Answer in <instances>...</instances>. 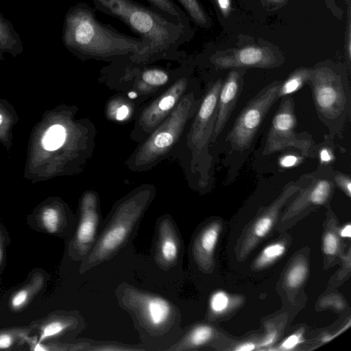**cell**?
<instances>
[{
  "label": "cell",
  "instance_id": "obj_41",
  "mask_svg": "<svg viewBox=\"0 0 351 351\" xmlns=\"http://www.w3.org/2000/svg\"><path fill=\"white\" fill-rule=\"evenodd\" d=\"M255 344L252 342H245L238 346L234 350L237 351H250L255 348Z\"/></svg>",
  "mask_w": 351,
  "mask_h": 351
},
{
  "label": "cell",
  "instance_id": "obj_12",
  "mask_svg": "<svg viewBox=\"0 0 351 351\" xmlns=\"http://www.w3.org/2000/svg\"><path fill=\"white\" fill-rule=\"evenodd\" d=\"M301 181H302V178ZM302 186L300 180L291 182L280 195L264 210L248 229L241 244V257L244 258L271 230L282 208L298 193Z\"/></svg>",
  "mask_w": 351,
  "mask_h": 351
},
{
  "label": "cell",
  "instance_id": "obj_6",
  "mask_svg": "<svg viewBox=\"0 0 351 351\" xmlns=\"http://www.w3.org/2000/svg\"><path fill=\"white\" fill-rule=\"evenodd\" d=\"M199 104L193 93L182 97L136 152L133 160L134 166L146 167L165 155L177 141Z\"/></svg>",
  "mask_w": 351,
  "mask_h": 351
},
{
  "label": "cell",
  "instance_id": "obj_15",
  "mask_svg": "<svg viewBox=\"0 0 351 351\" xmlns=\"http://www.w3.org/2000/svg\"><path fill=\"white\" fill-rule=\"evenodd\" d=\"M189 79L176 80L161 96L142 112L138 124L145 133L152 132L170 114L185 92Z\"/></svg>",
  "mask_w": 351,
  "mask_h": 351
},
{
  "label": "cell",
  "instance_id": "obj_22",
  "mask_svg": "<svg viewBox=\"0 0 351 351\" xmlns=\"http://www.w3.org/2000/svg\"><path fill=\"white\" fill-rule=\"evenodd\" d=\"M311 69L299 68L293 71L288 77L281 82L278 93V98H281L301 89L307 83Z\"/></svg>",
  "mask_w": 351,
  "mask_h": 351
},
{
  "label": "cell",
  "instance_id": "obj_35",
  "mask_svg": "<svg viewBox=\"0 0 351 351\" xmlns=\"http://www.w3.org/2000/svg\"><path fill=\"white\" fill-rule=\"evenodd\" d=\"M317 156L319 158V167H329V164L332 162L335 159L333 151H332L330 148L324 146H322L321 147H318L317 146Z\"/></svg>",
  "mask_w": 351,
  "mask_h": 351
},
{
  "label": "cell",
  "instance_id": "obj_10",
  "mask_svg": "<svg viewBox=\"0 0 351 351\" xmlns=\"http://www.w3.org/2000/svg\"><path fill=\"white\" fill-rule=\"evenodd\" d=\"M332 170L329 167H319L313 173L304 176L306 182L302 183V180L298 195L289 206L287 217L296 215L310 207L325 205L330 201L335 187Z\"/></svg>",
  "mask_w": 351,
  "mask_h": 351
},
{
  "label": "cell",
  "instance_id": "obj_17",
  "mask_svg": "<svg viewBox=\"0 0 351 351\" xmlns=\"http://www.w3.org/2000/svg\"><path fill=\"white\" fill-rule=\"evenodd\" d=\"M221 223L213 221L204 226L196 234L192 246V254L196 264L204 271L210 270L213 265V256Z\"/></svg>",
  "mask_w": 351,
  "mask_h": 351
},
{
  "label": "cell",
  "instance_id": "obj_43",
  "mask_svg": "<svg viewBox=\"0 0 351 351\" xmlns=\"http://www.w3.org/2000/svg\"><path fill=\"white\" fill-rule=\"evenodd\" d=\"M268 1L274 2V3H280L285 0H268Z\"/></svg>",
  "mask_w": 351,
  "mask_h": 351
},
{
  "label": "cell",
  "instance_id": "obj_5",
  "mask_svg": "<svg viewBox=\"0 0 351 351\" xmlns=\"http://www.w3.org/2000/svg\"><path fill=\"white\" fill-rule=\"evenodd\" d=\"M117 296L120 306L149 335H166L180 324L178 308L161 295L123 284L117 289Z\"/></svg>",
  "mask_w": 351,
  "mask_h": 351
},
{
  "label": "cell",
  "instance_id": "obj_25",
  "mask_svg": "<svg viewBox=\"0 0 351 351\" xmlns=\"http://www.w3.org/2000/svg\"><path fill=\"white\" fill-rule=\"evenodd\" d=\"M286 247L283 243H273L265 247L256 259L254 266L261 269L270 265L281 257L285 252Z\"/></svg>",
  "mask_w": 351,
  "mask_h": 351
},
{
  "label": "cell",
  "instance_id": "obj_18",
  "mask_svg": "<svg viewBox=\"0 0 351 351\" xmlns=\"http://www.w3.org/2000/svg\"><path fill=\"white\" fill-rule=\"evenodd\" d=\"M215 330L208 324H199L191 328L179 341L167 350L181 351L197 349L206 345L213 337Z\"/></svg>",
  "mask_w": 351,
  "mask_h": 351
},
{
  "label": "cell",
  "instance_id": "obj_16",
  "mask_svg": "<svg viewBox=\"0 0 351 351\" xmlns=\"http://www.w3.org/2000/svg\"><path fill=\"white\" fill-rule=\"evenodd\" d=\"M155 259L162 269L175 266L180 258L181 241L178 230L171 218L162 217L157 223Z\"/></svg>",
  "mask_w": 351,
  "mask_h": 351
},
{
  "label": "cell",
  "instance_id": "obj_20",
  "mask_svg": "<svg viewBox=\"0 0 351 351\" xmlns=\"http://www.w3.org/2000/svg\"><path fill=\"white\" fill-rule=\"evenodd\" d=\"M149 5L173 22L191 29L190 18L173 0H146Z\"/></svg>",
  "mask_w": 351,
  "mask_h": 351
},
{
  "label": "cell",
  "instance_id": "obj_34",
  "mask_svg": "<svg viewBox=\"0 0 351 351\" xmlns=\"http://www.w3.org/2000/svg\"><path fill=\"white\" fill-rule=\"evenodd\" d=\"M143 350L141 348H135L132 347H128L118 343H104L97 346L90 345L88 350H97V351H120V350Z\"/></svg>",
  "mask_w": 351,
  "mask_h": 351
},
{
  "label": "cell",
  "instance_id": "obj_13",
  "mask_svg": "<svg viewBox=\"0 0 351 351\" xmlns=\"http://www.w3.org/2000/svg\"><path fill=\"white\" fill-rule=\"evenodd\" d=\"M212 63L218 69L247 67L273 68L280 63L276 54L268 48L247 46L232 53L215 55Z\"/></svg>",
  "mask_w": 351,
  "mask_h": 351
},
{
  "label": "cell",
  "instance_id": "obj_2",
  "mask_svg": "<svg viewBox=\"0 0 351 351\" xmlns=\"http://www.w3.org/2000/svg\"><path fill=\"white\" fill-rule=\"evenodd\" d=\"M98 11L117 18L147 45L145 63L175 59L191 38V29L177 24L150 5L134 0H92Z\"/></svg>",
  "mask_w": 351,
  "mask_h": 351
},
{
  "label": "cell",
  "instance_id": "obj_44",
  "mask_svg": "<svg viewBox=\"0 0 351 351\" xmlns=\"http://www.w3.org/2000/svg\"><path fill=\"white\" fill-rule=\"evenodd\" d=\"M1 258H2V250H1V246L0 245V262L1 261Z\"/></svg>",
  "mask_w": 351,
  "mask_h": 351
},
{
  "label": "cell",
  "instance_id": "obj_30",
  "mask_svg": "<svg viewBox=\"0 0 351 351\" xmlns=\"http://www.w3.org/2000/svg\"><path fill=\"white\" fill-rule=\"evenodd\" d=\"M339 249V241L337 234L328 231L323 238V251L328 256H335Z\"/></svg>",
  "mask_w": 351,
  "mask_h": 351
},
{
  "label": "cell",
  "instance_id": "obj_19",
  "mask_svg": "<svg viewBox=\"0 0 351 351\" xmlns=\"http://www.w3.org/2000/svg\"><path fill=\"white\" fill-rule=\"evenodd\" d=\"M23 51V43L12 24L0 13V56L8 51L17 54Z\"/></svg>",
  "mask_w": 351,
  "mask_h": 351
},
{
  "label": "cell",
  "instance_id": "obj_38",
  "mask_svg": "<svg viewBox=\"0 0 351 351\" xmlns=\"http://www.w3.org/2000/svg\"><path fill=\"white\" fill-rule=\"evenodd\" d=\"M301 157H298L295 155H285L280 160V165L282 167L288 168L296 166L300 162Z\"/></svg>",
  "mask_w": 351,
  "mask_h": 351
},
{
  "label": "cell",
  "instance_id": "obj_21",
  "mask_svg": "<svg viewBox=\"0 0 351 351\" xmlns=\"http://www.w3.org/2000/svg\"><path fill=\"white\" fill-rule=\"evenodd\" d=\"M137 74V86L141 90L163 86L170 79L169 71L159 67H144Z\"/></svg>",
  "mask_w": 351,
  "mask_h": 351
},
{
  "label": "cell",
  "instance_id": "obj_28",
  "mask_svg": "<svg viewBox=\"0 0 351 351\" xmlns=\"http://www.w3.org/2000/svg\"><path fill=\"white\" fill-rule=\"evenodd\" d=\"M230 304L229 295L223 291H217L211 295L209 307L213 313L219 315L228 308Z\"/></svg>",
  "mask_w": 351,
  "mask_h": 351
},
{
  "label": "cell",
  "instance_id": "obj_4",
  "mask_svg": "<svg viewBox=\"0 0 351 351\" xmlns=\"http://www.w3.org/2000/svg\"><path fill=\"white\" fill-rule=\"evenodd\" d=\"M306 84L317 117L332 141L342 134L351 112V90L346 74L328 65H318L311 69Z\"/></svg>",
  "mask_w": 351,
  "mask_h": 351
},
{
  "label": "cell",
  "instance_id": "obj_32",
  "mask_svg": "<svg viewBox=\"0 0 351 351\" xmlns=\"http://www.w3.org/2000/svg\"><path fill=\"white\" fill-rule=\"evenodd\" d=\"M109 114L117 121H123L129 117V106L121 101H114L108 109Z\"/></svg>",
  "mask_w": 351,
  "mask_h": 351
},
{
  "label": "cell",
  "instance_id": "obj_42",
  "mask_svg": "<svg viewBox=\"0 0 351 351\" xmlns=\"http://www.w3.org/2000/svg\"><path fill=\"white\" fill-rule=\"evenodd\" d=\"M339 234L343 238H350L351 225L350 223L344 226L339 231Z\"/></svg>",
  "mask_w": 351,
  "mask_h": 351
},
{
  "label": "cell",
  "instance_id": "obj_1",
  "mask_svg": "<svg viewBox=\"0 0 351 351\" xmlns=\"http://www.w3.org/2000/svg\"><path fill=\"white\" fill-rule=\"evenodd\" d=\"M62 40L69 51L82 59L117 61L131 58L145 63L148 49L141 38L126 35L101 22L94 9L84 2L67 10Z\"/></svg>",
  "mask_w": 351,
  "mask_h": 351
},
{
  "label": "cell",
  "instance_id": "obj_9",
  "mask_svg": "<svg viewBox=\"0 0 351 351\" xmlns=\"http://www.w3.org/2000/svg\"><path fill=\"white\" fill-rule=\"evenodd\" d=\"M281 101L271 120L263 149L264 156L271 155L287 148L300 152L304 157L315 158L317 145L307 132L295 131L297 119L293 97L286 95Z\"/></svg>",
  "mask_w": 351,
  "mask_h": 351
},
{
  "label": "cell",
  "instance_id": "obj_8",
  "mask_svg": "<svg viewBox=\"0 0 351 351\" xmlns=\"http://www.w3.org/2000/svg\"><path fill=\"white\" fill-rule=\"evenodd\" d=\"M223 80L211 82L196 110L190 132V145L193 165L201 175L203 184H208L211 178L212 157L208 147L211 143L216 116L217 99Z\"/></svg>",
  "mask_w": 351,
  "mask_h": 351
},
{
  "label": "cell",
  "instance_id": "obj_45",
  "mask_svg": "<svg viewBox=\"0 0 351 351\" xmlns=\"http://www.w3.org/2000/svg\"><path fill=\"white\" fill-rule=\"evenodd\" d=\"M1 122H2V117H1V115L0 114V124L1 123Z\"/></svg>",
  "mask_w": 351,
  "mask_h": 351
},
{
  "label": "cell",
  "instance_id": "obj_37",
  "mask_svg": "<svg viewBox=\"0 0 351 351\" xmlns=\"http://www.w3.org/2000/svg\"><path fill=\"white\" fill-rule=\"evenodd\" d=\"M302 342L301 334H293L288 337L280 345V349L282 350H290L296 347Z\"/></svg>",
  "mask_w": 351,
  "mask_h": 351
},
{
  "label": "cell",
  "instance_id": "obj_39",
  "mask_svg": "<svg viewBox=\"0 0 351 351\" xmlns=\"http://www.w3.org/2000/svg\"><path fill=\"white\" fill-rule=\"evenodd\" d=\"M221 12L227 16L231 10V0H215Z\"/></svg>",
  "mask_w": 351,
  "mask_h": 351
},
{
  "label": "cell",
  "instance_id": "obj_40",
  "mask_svg": "<svg viewBox=\"0 0 351 351\" xmlns=\"http://www.w3.org/2000/svg\"><path fill=\"white\" fill-rule=\"evenodd\" d=\"M276 332L275 331L269 332L263 341L261 343V347H266L271 345L276 339Z\"/></svg>",
  "mask_w": 351,
  "mask_h": 351
},
{
  "label": "cell",
  "instance_id": "obj_29",
  "mask_svg": "<svg viewBox=\"0 0 351 351\" xmlns=\"http://www.w3.org/2000/svg\"><path fill=\"white\" fill-rule=\"evenodd\" d=\"M42 223L45 228L50 233L58 231L60 226V216L57 210L47 208L42 214Z\"/></svg>",
  "mask_w": 351,
  "mask_h": 351
},
{
  "label": "cell",
  "instance_id": "obj_33",
  "mask_svg": "<svg viewBox=\"0 0 351 351\" xmlns=\"http://www.w3.org/2000/svg\"><path fill=\"white\" fill-rule=\"evenodd\" d=\"M32 292L31 287H26L16 293L12 298L11 305L14 308H19L28 300Z\"/></svg>",
  "mask_w": 351,
  "mask_h": 351
},
{
  "label": "cell",
  "instance_id": "obj_11",
  "mask_svg": "<svg viewBox=\"0 0 351 351\" xmlns=\"http://www.w3.org/2000/svg\"><path fill=\"white\" fill-rule=\"evenodd\" d=\"M99 212L96 195L87 192L81 202L80 215L70 253L76 260H83L92 249L97 237Z\"/></svg>",
  "mask_w": 351,
  "mask_h": 351
},
{
  "label": "cell",
  "instance_id": "obj_7",
  "mask_svg": "<svg viewBox=\"0 0 351 351\" xmlns=\"http://www.w3.org/2000/svg\"><path fill=\"white\" fill-rule=\"evenodd\" d=\"M281 82L275 81L262 88L240 112L226 138L230 155L247 156L267 112L279 99L278 93Z\"/></svg>",
  "mask_w": 351,
  "mask_h": 351
},
{
  "label": "cell",
  "instance_id": "obj_31",
  "mask_svg": "<svg viewBox=\"0 0 351 351\" xmlns=\"http://www.w3.org/2000/svg\"><path fill=\"white\" fill-rule=\"evenodd\" d=\"M332 179L348 197H351V180L348 174L332 170Z\"/></svg>",
  "mask_w": 351,
  "mask_h": 351
},
{
  "label": "cell",
  "instance_id": "obj_23",
  "mask_svg": "<svg viewBox=\"0 0 351 351\" xmlns=\"http://www.w3.org/2000/svg\"><path fill=\"white\" fill-rule=\"evenodd\" d=\"M73 317L56 318L47 324L42 329L38 343H41L48 338L58 335L68 330L74 324H78Z\"/></svg>",
  "mask_w": 351,
  "mask_h": 351
},
{
  "label": "cell",
  "instance_id": "obj_24",
  "mask_svg": "<svg viewBox=\"0 0 351 351\" xmlns=\"http://www.w3.org/2000/svg\"><path fill=\"white\" fill-rule=\"evenodd\" d=\"M176 1L194 23L202 27L208 26L209 19L198 0Z\"/></svg>",
  "mask_w": 351,
  "mask_h": 351
},
{
  "label": "cell",
  "instance_id": "obj_36",
  "mask_svg": "<svg viewBox=\"0 0 351 351\" xmlns=\"http://www.w3.org/2000/svg\"><path fill=\"white\" fill-rule=\"evenodd\" d=\"M23 335L21 332L6 331L0 333V349L11 347L16 341V336Z\"/></svg>",
  "mask_w": 351,
  "mask_h": 351
},
{
  "label": "cell",
  "instance_id": "obj_26",
  "mask_svg": "<svg viewBox=\"0 0 351 351\" xmlns=\"http://www.w3.org/2000/svg\"><path fill=\"white\" fill-rule=\"evenodd\" d=\"M66 138V131L61 125L51 126L45 133L43 138V147L49 151H53L60 147Z\"/></svg>",
  "mask_w": 351,
  "mask_h": 351
},
{
  "label": "cell",
  "instance_id": "obj_27",
  "mask_svg": "<svg viewBox=\"0 0 351 351\" xmlns=\"http://www.w3.org/2000/svg\"><path fill=\"white\" fill-rule=\"evenodd\" d=\"M308 274L306 263L300 260L293 263L287 272L285 281L287 285L292 289L300 287L306 279Z\"/></svg>",
  "mask_w": 351,
  "mask_h": 351
},
{
  "label": "cell",
  "instance_id": "obj_14",
  "mask_svg": "<svg viewBox=\"0 0 351 351\" xmlns=\"http://www.w3.org/2000/svg\"><path fill=\"white\" fill-rule=\"evenodd\" d=\"M245 71L242 68L232 69L222 82L217 99V116L211 143L216 141L235 108L242 92Z\"/></svg>",
  "mask_w": 351,
  "mask_h": 351
},
{
  "label": "cell",
  "instance_id": "obj_3",
  "mask_svg": "<svg viewBox=\"0 0 351 351\" xmlns=\"http://www.w3.org/2000/svg\"><path fill=\"white\" fill-rule=\"evenodd\" d=\"M152 197L150 189L138 191L125 198L112 210L92 249L82 260L84 273L116 255L129 241Z\"/></svg>",
  "mask_w": 351,
  "mask_h": 351
}]
</instances>
